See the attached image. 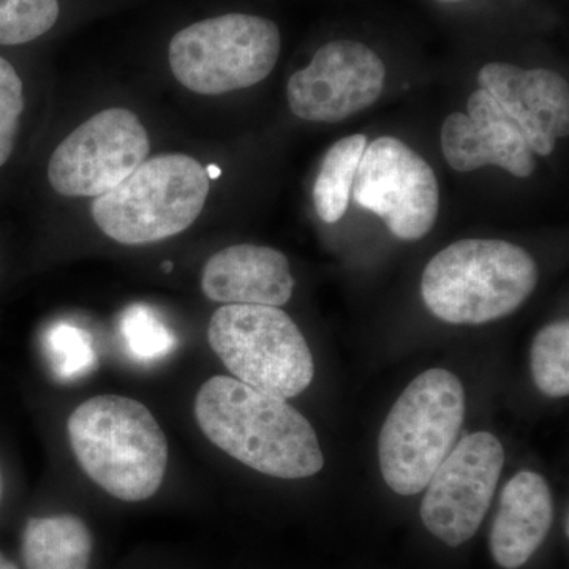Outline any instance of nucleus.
Listing matches in <instances>:
<instances>
[{"mask_svg": "<svg viewBox=\"0 0 569 569\" xmlns=\"http://www.w3.org/2000/svg\"><path fill=\"white\" fill-rule=\"evenodd\" d=\"M163 271L164 272L173 271V263H171V261H164V263H163Z\"/></svg>", "mask_w": 569, "mask_h": 569, "instance_id": "25", "label": "nucleus"}, {"mask_svg": "<svg viewBox=\"0 0 569 569\" xmlns=\"http://www.w3.org/2000/svg\"><path fill=\"white\" fill-rule=\"evenodd\" d=\"M92 546L88 526L73 515L32 518L22 530L26 569H89Z\"/></svg>", "mask_w": 569, "mask_h": 569, "instance_id": "16", "label": "nucleus"}, {"mask_svg": "<svg viewBox=\"0 0 569 569\" xmlns=\"http://www.w3.org/2000/svg\"><path fill=\"white\" fill-rule=\"evenodd\" d=\"M194 417L217 448L268 477L310 478L325 466L316 430L287 399L236 378H209Z\"/></svg>", "mask_w": 569, "mask_h": 569, "instance_id": "1", "label": "nucleus"}, {"mask_svg": "<svg viewBox=\"0 0 569 569\" xmlns=\"http://www.w3.org/2000/svg\"><path fill=\"white\" fill-rule=\"evenodd\" d=\"M206 173H208L209 179H217L222 174V170H220L219 167H216V164H209V167L206 168Z\"/></svg>", "mask_w": 569, "mask_h": 569, "instance_id": "24", "label": "nucleus"}, {"mask_svg": "<svg viewBox=\"0 0 569 569\" xmlns=\"http://www.w3.org/2000/svg\"><path fill=\"white\" fill-rule=\"evenodd\" d=\"M366 148V134H351L337 141L326 152L313 186V203L318 217L323 222L336 223L346 216L356 173Z\"/></svg>", "mask_w": 569, "mask_h": 569, "instance_id": "17", "label": "nucleus"}, {"mask_svg": "<svg viewBox=\"0 0 569 569\" xmlns=\"http://www.w3.org/2000/svg\"><path fill=\"white\" fill-rule=\"evenodd\" d=\"M203 293L224 306L287 305L295 279L287 257L271 247L239 244L209 258L201 277Z\"/></svg>", "mask_w": 569, "mask_h": 569, "instance_id": "14", "label": "nucleus"}, {"mask_svg": "<svg viewBox=\"0 0 569 569\" xmlns=\"http://www.w3.org/2000/svg\"><path fill=\"white\" fill-rule=\"evenodd\" d=\"M282 37L274 21L228 13L176 33L168 61L176 80L200 96L252 88L274 70Z\"/></svg>", "mask_w": 569, "mask_h": 569, "instance_id": "7", "label": "nucleus"}, {"mask_svg": "<svg viewBox=\"0 0 569 569\" xmlns=\"http://www.w3.org/2000/svg\"><path fill=\"white\" fill-rule=\"evenodd\" d=\"M209 178L186 153L146 159L129 178L92 201V219L112 241L152 244L192 227L203 211Z\"/></svg>", "mask_w": 569, "mask_h": 569, "instance_id": "5", "label": "nucleus"}, {"mask_svg": "<svg viewBox=\"0 0 569 569\" xmlns=\"http://www.w3.org/2000/svg\"><path fill=\"white\" fill-rule=\"evenodd\" d=\"M59 0H0V44H24L50 31Z\"/></svg>", "mask_w": 569, "mask_h": 569, "instance_id": "21", "label": "nucleus"}, {"mask_svg": "<svg viewBox=\"0 0 569 569\" xmlns=\"http://www.w3.org/2000/svg\"><path fill=\"white\" fill-rule=\"evenodd\" d=\"M353 197L402 241L425 238L440 209L432 167L406 142L392 137L378 138L367 146L356 173Z\"/></svg>", "mask_w": 569, "mask_h": 569, "instance_id": "9", "label": "nucleus"}, {"mask_svg": "<svg viewBox=\"0 0 569 569\" xmlns=\"http://www.w3.org/2000/svg\"><path fill=\"white\" fill-rule=\"evenodd\" d=\"M531 373L542 395H569V323L556 321L535 337L530 351Z\"/></svg>", "mask_w": 569, "mask_h": 569, "instance_id": "18", "label": "nucleus"}, {"mask_svg": "<svg viewBox=\"0 0 569 569\" xmlns=\"http://www.w3.org/2000/svg\"><path fill=\"white\" fill-rule=\"evenodd\" d=\"M443 2H460V0H443Z\"/></svg>", "mask_w": 569, "mask_h": 569, "instance_id": "27", "label": "nucleus"}, {"mask_svg": "<svg viewBox=\"0 0 569 569\" xmlns=\"http://www.w3.org/2000/svg\"><path fill=\"white\" fill-rule=\"evenodd\" d=\"M24 111V89L20 74L7 59L0 58V167L13 152L18 126Z\"/></svg>", "mask_w": 569, "mask_h": 569, "instance_id": "22", "label": "nucleus"}, {"mask_svg": "<svg viewBox=\"0 0 569 569\" xmlns=\"http://www.w3.org/2000/svg\"><path fill=\"white\" fill-rule=\"evenodd\" d=\"M466 417V392L455 373L429 369L415 378L391 408L378 440L380 470L399 496L429 485Z\"/></svg>", "mask_w": 569, "mask_h": 569, "instance_id": "4", "label": "nucleus"}, {"mask_svg": "<svg viewBox=\"0 0 569 569\" xmlns=\"http://www.w3.org/2000/svg\"><path fill=\"white\" fill-rule=\"evenodd\" d=\"M387 80L376 51L353 40L325 44L287 84L290 110L309 122L337 123L380 99Z\"/></svg>", "mask_w": 569, "mask_h": 569, "instance_id": "11", "label": "nucleus"}, {"mask_svg": "<svg viewBox=\"0 0 569 569\" xmlns=\"http://www.w3.org/2000/svg\"><path fill=\"white\" fill-rule=\"evenodd\" d=\"M43 351L58 380L73 381L91 373L97 351L91 335L78 326L58 321L43 335Z\"/></svg>", "mask_w": 569, "mask_h": 569, "instance_id": "19", "label": "nucleus"}, {"mask_svg": "<svg viewBox=\"0 0 569 569\" xmlns=\"http://www.w3.org/2000/svg\"><path fill=\"white\" fill-rule=\"evenodd\" d=\"M0 569H20L17 567V565L13 563L9 559V557L3 556L2 552H0Z\"/></svg>", "mask_w": 569, "mask_h": 569, "instance_id": "23", "label": "nucleus"}, {"mask_svg": "<svg viewBox=\"0 0 569 569\" xmlns=\"http://www.w3.org/2000/svg\"><path fill=\"white\" fill-rule=\"evenodd\" d=\"M151 151L138 116L123 108L97 112L52 152L48 179L63 197H100L137 170Z\"/></svg>", "mask_w": 569, "mask_h": 569, "instance_id": "8", "label": "nucleus"}, {"mask_svg": "<svg viewBox=\"0 0 569 569\" xmlns=\"http://www.w3.org/2000/svg\"><path fill=\"white\" fill-rule=\"evenodd\" d=\"M0 500H2V475H0Z\"/></svg>", "mask_w": 569, "mask_h": 569, "instance_id": "26", "label": "nucleus"}, {"mask_svg": "<svg viewBox=\"0 0 569 569\" xmlns=\"http://www.w3.org/2000/svg\"><path fill=\"white\" fill-rule=\"evenodd\" d=\"M552 520L548 481L535 471H519L501 492L490 531V552L498 567H523L548 537Z\"/></svg>", "mask_w": 569, "mask_h": 569, "instance_id": "15", "label": "nucleus"}, {"mask_svg": "<svg viewBox=\"0 0 569 569\" xmlns=\"http://www.w3.org/2000/svg\"><path fill=\"white\" fill-rule=\"evenodd\" d=\"M119 332L129 353L142 362L164 358L178 343L174 332L152 307L146 305H133L123 310Z\"/></svg>", "mask_w": 569, "mask_h": 569, "instance_id": "20", "label": "nucleus"}, {"mask_svg": "<svg viewBox=\"0 0 569 569\" xmlns=\"http://www.w3.org/2000/svg\"><path fill=\"white\" fill-rule=\"evenodd\" d=\"M441 149L449 167L459 173L490 164L516 178H529L537 170L522 130L485 89L471 93L467 112L448 116L441 127Z\"/></svg>", "mask_w": 569, "mask_h": 569, "instance_id": "12", "label": "nucleus"}, {"mask_svg": "<svg viewBox=\"0 0 569 569\" xmlns=\"http://www.w3.org/2000/svg\"><path fill=\"white\" fill-rule=\"evenodd\" d=\"M538 266L522 247L500 239H462L427 263L421 296L438 320L485 325L511 316L538 284Z\"/></svg>", "mask_w": 569, "mask_h": 569, "instance_id": "3", "label": "nucleus"}, {"mask_svg": "<svg viewBox=\"0 0 569 569\" xmlns=\"http://www.w3.org/2000/svg\"><path fill=\"white\" fill-rule=\"evenodd\" d=\"M71 451L84 473L122 501H144L162 486L168 441L144 403L97 396L74 408L67 422Z\"/></svg>", "mask_w": 569, "mask_h": 569, "instance_id": "2", "label": "nucleus"}, {"mask_svg": "<svg viewBox=\"0 0 569 569\" xmlns=\"http://www.w3.org/2000/svg\"><path fill=\"white\" fill-rule=\"evenodd\" d=\"M505 463L500 440L471 433L437 468L422 498V523L451 548L473 538L488 515Z\"/></svg>", "mask_w": 569, "mask_h": 569, "instance_id": "10", "label": "nucleus"}, {"mask_svg": "<svg viewBox=\"0 0 569 569\" xmlns=\"http://www.w3.org/2000/svg\"><path fill=\"white\" fill-rule=\"evenodd\" d=\"M208 340L231 376L254 389L291 399L316 376L305 335L271 306H222L209 321Z\"/></svg>", "mask_w": 569, "mask_h": 569, "instance_id": "6", "label": "nucleus"}, {"mask_svg": "<svg viewBox=\"0 0 569 569\" xmlns=\"http://www.w3.org/2000/svg\"><path fill=\"white\" fill-rule=\"evenodd\" d=\"M478 84L518 123L533 153L550 156L568 137L569 86L557 71L490 62L479 70Z\"/></svg>", "mask_w": 569, "mask_h": 569, "instance_id": "13", "label": "nucleus"}]
</instances>
